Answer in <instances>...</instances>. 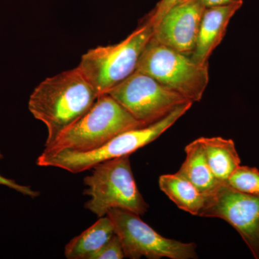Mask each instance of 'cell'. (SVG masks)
Masks as SVG:
<instances>
[{
    "label": "cell",
    "instance_id": "8fae6325",
    "mask_svg": "<svg viewBox=\"0 0 259 259\" xmlns=\"http://www.w3.org/2000/svg\"><path fill=\"white\" fill-rule=\"evenodd\" d=\"M243 3L210 7L204 10L195 48L191 58L196 62L208 65L213 51L222 42L226 35L228 24Z\"/></svg>",
    "mask_w": 259,
    "mask_h": 259
},
{
    "label": "cell",
    "instance_id": "d6986e66",
    "mask_svg": "<svg viewBox=\"0 0 259 259\" xmlns=\"http://www.w3.org/2000/svg\"><path fill=\"white\" fill-rule=\"evenodd\" d=\"M3 158H4V156L0 151V160L3 159ZM0 185L5 186V187H8L11 190L16 191L19 193L28 196V197H31V198H35V197L40 195V192L32 190L30 186L20 185V184L17 183L15 180L6 178V177H3L1 175H0Z\"/></svg>",
    "mask_w": 259,
    "mask_h": 259
},
{
    "label": "cell",
    "instance_id": "4fadbf2b",
    "mask_svg": "<svg viewBox=\"0 0 259 259\" xmlns=\"http://www.w3.org/2000/svg\"><path fill=\"white\" fill-rule=\"evenodd\" d=\"M185 152V161L177 173L190 181L204 195H209L222 183L211 171L199 139L187 145Z\"/></svg>",
    "mask_w": 259,
    "mask_h": 259
},
{
    "label": "cell",
    "instance_id": "ffe728a7",
    "mask_svg": "<svg viewBox=\"0 0 259 259\" xmlns=\"http://www.w3.org/2000/svg\"><path fill=\"white\" fill-rule=\"evenodd\" d=\"M206 8L210 7L224 6L236 3H243V0H202Z\"/></svg>",
    "mask_w": 259,
    "mask_h": 259
},
{
    "label": "cell",
    "instance_id": "ba28073f",
    "mask_svg": "<svg viewBox=\"0 0 259 259\" xmlns=\"http://www.w3.org/2000/svg\"><path fill=\"white\" fill-rule=\"evenodd\" d=\"M107 94L146 125L161 120L177 107L190 102L138 70Z\"/></svg>",
    "mask_w": 259,
    "mask_h": 259
},
{
    "label": "cell",
    "instance_id": "2e32d148",
    "mask_svg": "<svg viewBox=\"0 0 259 259\" xmlns=\"http://www.w3.org/2000/svg\"><path fill=\"white\" fill-rule=\"evenodd\" d=\"M226 184L235 190L259 197V171L254 167L241 165Z\"/></svg>",
    "mask_w": 259,
    "mask_h": 259
},
{
    "label": "cell",
    "instance_id": "5b68a950",
    "mask_svg": "<svg viewBox=\"0 0 259 259\" xmlns=\"http://www.w3.org/2000/svg\"><path fill=\"white\" fill-rule=\"evenodd\" d=\"M153 34V25L145 20L118 44L90 49L81 56L78 68L99 96L108 93L136 71L140 57Z\"/></svg>",
    "mask_w": 259,
    "mask_h": 259
},
{
    "label": "cell",
    "instance_id": "e0dca14e",
    "mask_svg": "<svg viewBox=\"0 0 259 259\" xmlns=\"http://www.w3.org/2000/svg\"><path fill=\"white\" fill-rule=\"evenodd\" d=\"M125 257L119 237L114 234L106 244L92 255L90 259H122Z\"/></svg>",
    "mask_w": 259,
    "mask_h": 259
},
{
    "label": "cell",
    "instance_id": "7c38bea8",
    "mask_svg": "<svg viewBox=\"0 0 259 259\" xmlns=\"http://www.w3.org/2000/svg\"><path fill=\"white\" fill-rule=\"evenodd\" d=\"M211 171L220 183H227L241 166L239 157L231 139L221 137L199 138Z\"/></svg>",
    "mask_w": 259,
    "mask_h": 259
},
{
    "label": "cell",
    "instance_id": "ac0fdd59",
    "mask_svg": "<svg viewBox=\"0 0 259 259\" xmlns=\"http://www.w3.org/2000/svg\"><path fill=\"white\" fill-rule=\"evenodd\" d=\"M180 1L182 0H160L154 9L148 14L146 21L153 26L161 20L168 10L171 9L175 5L178 4Z\"/></svg>",
    "mask_w": 259,
    "mask_h": 259
},
{
    "label": "cell",
    "instance_id": "52a82bcc",
    "mask_svg": "<svg viewBox=\"0 0 259 259\" xmlns=\"http://www.w3.org/2000/svg\"><path fill=\"white\" fill-rule=\"evenodd\" d=\"M107 216L111 220L114 231L120 238L127 258H197L195 243H183L162 236L136 213L113 208L109 209Z\"/></svg>",
    "mask_w": 259,
    "mask_h": 259
},
{
    "label": "cell",
    "instance_id": "9a60e30c",
    "mask_svg": "<svg viewBox=\"0 0 259 259\" xmlns=\"http://www.w3.org/2000/svg\"><path fill=\"white\" fill-rule=\"evenodd\" d=\"M158 184L160 190L179 208L200 217L205 204L206 196L190 181L176 173L161 175Z\"/></svg>",
    "mask_w": 259,
    "mask_h": 259
},
{
    "label": "cell",
    "instance_id": "6da1fadb",
    "mask_svg": "<svg viewBox=\"0 0 259 259\" xmlns=\"http://www.w3.org/2000/svg\"><path fill=\"white\" fill-rule=\"evenodd\" d=\"M98 97L78 66L39 83L29 98L28 110L47 126L45 147L84 115Z\"/></svg>",
    "mask_w": 259,
    "mask_h": 259
},
{
    "label": "cell",
    "instance_id": "3957f363",
    "mask_svg": "<svg viewBox=\"0 0 259 259\" xmlns=\"http://www.w3.org/2000/svg\"><path fill=\"white\" fill-rule=\"evenodd\" d=\"M145 126L109 94H103L84 115L64 131L53 144L45 147L42 153L92 151L117 135Z\"/></svg>",
    "mask_w": 259,
    "mask_h": 259
},
{
    "label": "cell",
    "instance_id": "5bb4252c",
    "mask_svg": "<svg viewBox=\"0 0 259 259\" xmlns=\"http://www.w3.org/2000/svg\"><path fill=\"white\" fill-rule=\"evenodd\" d=\"M115 234L113 224L108 216L99 218L95 224L71 239L65 247L68 259H90Z\"/></svg>",
    "mask_w": 259,
    "mask_h": 259
},
{
    "label": "cell",
    "instance_id": "9c48e42d",
    "mask_svg": "<svg viewBox=\"0 0 259 259\" xmlns=\"http://www.w3.org/2000/svg\"><path fill=\"white\" fill-rule=\"evenodd\" d=\"M200 217L224 220L241 235L255 258L259 259V197L221 184L206 196Z\"/></svg>",
    "mask_w": 259,
    "mask_h": 259
},
{
    "label": "cell",
    "instance_id": "30bf717a",
    "mask_svg": "<svg viewBox=\"0 0 259 259\" xmlns=\"http://www.w3.org/2000/svg\"><path fill=\"white\" fill-rule=\"evenodd\" d=\"M205 8L202 0H182L153 25V38L170 49L191 56Z\"/></svg>",
    "mask_w": 259,
    "mask_h": 259
},
{
    "label": "cell",
    "instance_id": "8992f818",
    "mask_svg": "<svg viewBox=\"0 0 259 259\" xmlns=\"http://www.w3.org/2000/svg\"><path fill=\"white\" fill-rule=\"evenodd\" d=\"M192 102L200 101L208 85V65L170 49L152 38L143 51L137 69Z\"/></svg>",
    "mask_w": 259,
    "mask_h": 259
},
{
    "label": "cell",
    "instance_id": "7a4b0ae2",
    "mask_svg": "<svg viewBox=\"0 0 259 259\" xmlns=\"http://www.w3.org/2000/svg\"><path fill=\"white\" fill-rule=\"evenodd\" d=\"M192 104V102H189L177 107L166 117L151 125L130 130L117 135L106 144L92 151L85 152L62 151L51 154L42 153L37 158V165L56 167L72 174H78L92 169L102 162L130 156L159 138L190 110Z\"/></svg>",
    "mask_w": 259,
    "mask_h": 259
},
{
    "label": "cell",
    "instance_id": "277c9868",
    "mask_svg": "<svg viewBox=\"0 0 259 259\" xmlns=\"http://www.w3.org/2000/svg\"><path fill=\"white\" fill-rule=\"evenodd\" d=\"M91 175L84 177L88 187L83 194L91 197L84 207L98 218L107 215L109 209L117 208L143 215L147 212L145 201L135 180L130 156L98 163Z\"/></svg>",
    "mask_w": 259,
    "mask_h": 259
}]
</instances>
